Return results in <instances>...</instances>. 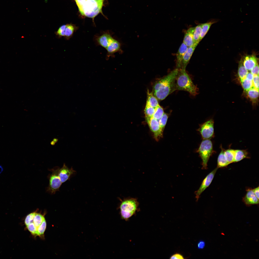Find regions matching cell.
I'll use <instances>...</instances> for the list:
<instances>
[{
	"instance_id": "6da1fadb",
	"label": "cell",
	"mask_w": 259,
	"mask_h": 259,
	"mask_svg": "<svg viewBox=\"0 0 259 259\" xmlns=\"http://www.w3.org/2000/svg\"><path fill=\"white\" fill-rule=\"evenodd\" d=\"M178 70L177 68L174 70L155 83L153 91L157 98L160 100H163L177 90L176 80Z\"/></svg>"
},
{
	"instance_id": "7a4b0ae2",
	"label": "cell",
	"mask_w": 259,
	"mask_h": 259,
	"mask_svg": "<svg viewBox=\"0 0 259 259\" xmlns=\"http://www.w3.org/2000/svg\"><path fill=\"white\" fill-rule=\"evenodd\" d=\"M24 223L27 228L33 235L44 239L47 227L44 214L36 211L31 212L26 216Z\"/></svg>"
},
{
	"instance_id": "3957f363",
	"label": "cell",
	"mask_w": 259,
	"mask_h": 259,
	"mask_svg": "<svg viewBox=\"0 0 259 259\" xmlns=\"http://www.w3.org/2000/svg\"><path fill=\"white\" fill-rule=\"evenodd\" d=\"M104 0H75L82 16L94 18L101 11Z\"/></svg>"
},
{
	"instance_id": "277c9868",
	"label": "cell",
	"mask_w": 259,
	"mask_h": 259,
	"mask_svg": "<svg viewBox=\"0 0 259 259\" xmlns=\"http://www.w3.org/2000/svg\"><path fill=\"white\" fill-rule=\"evenodd\" d=\"M176 84L177 90L187 91L193 96L198 94V88L194 84L185 69H178Z\"/></svg>"
},
{
	"instance_id": "5b68a950",
	"label": "cell",
	"mask_w": 259,
	"mask_h": 259,
	"mask_svg": "<svg viewBox=\"0 0 259 259\" xmlns=\"http://www.w3.org/2000/svg\"><path fill=\"white\" fill-rule=\"evenodd\" d=\"M119 207L121 218L127 221L138 211L139 203L135 198H128L121 200Z\"/></svg>"
},
{
	"instance_id": "8992f818",
	"label": "cell",
	"mask_w": 259,
	"mask_h": 259,
	"mask_svg": "<svg viewBox=\"0 0 259 259\" xmlns=\"http://www.w3.org/2000/svg\"><path fill=\"white\" fill-rule=\"evenodd\" d=\"M197 152L202 160V169H207L210 157L215 152L211 141L210 139H203Z\"/></svg>"
},
{
	"instance_id": "52a82bcc",
	"label": "cell",
	"mask_w": 259,
	"mask_h": 259,
	"mask_svg": "<svg viewBox=\"0 0 259 259\" xmlns=\"http://www.w3.org/2000/svg\"><path fill=\"white\" fill-rule=\"evenodd\" d=\"M59 167H55L49 170L51 173L48 176L49 184L47 189V191L50 194H53L59 191L62 183L59 175Z\"/></svg>"
},
{
	"instance_id": "ba28073f",
	"label": "cell",
	"mask_w": 259,
	"mask_h": 259,
	"mask_svg": "<svg viewBox=\"0 0 259 259\" xmlns=\"http://www.w3.org/2000/svg\"><path fill=\"white\" fill-rule=\"evenodd\" d=\"M214 124L213 120L210 119L200 126L198 130L203 139H210L214 137Z\"/></svg>"
},
{
	"instance_id": "9c48e42d",
	"label": "cell",
	"mask_w": 259,
	"mask_h": 259,
	"mask_svg": "<svg viewBox=\"0 0 259 259\" xmlns=\"http://www.w3.org/2000/svg\"><path fill=\"white\" fill-rule=\"evenodd\" d=\"M146 121L149 128L153 133L155 140L158 141L163 137V131L161 129L158 120L153 117L146 118Z\"/></svg>"
},
{
	"instance_id": "30bf717a",
	"label": "cell",
	"mask_w": 259,
	"mask_h": 259,
	"mask_svg": "<svg viewBox=\"0 0 259 259\" xmlns=\"http://www.w3.org/2000/svg\"><path fill=\"white\" fill-rule=\"evenodd\" d=\"M218 168H216L209 174L203 180L198 189L195 192L196 201H198L202 193L210 185Z\"/></svg>"
},
{
	"instance_id": "8fae6325",
	"label": "cell",
	"mask_w": 259,
	"mask_h": 259,
	"mask_svg": "<svg viewBox=\"0 0 259 259\" xmlns=\"http://www.w3.org/2000/svg\"><path fill=\"white\" fill-rule=\"evenodd\" d=\"M113 38L108 31L104 32L100 36H95L94 39L97 44L106 49Z\"/></svg>"
},
{
	"instance_id": "7c38bea8",
	"label": "cell",
	"mask_w": 259,
	"mask_h": 259,
	"mask_svg": "<svg viewBox=\"0 0 259 259\" xmlns=\"http://www.w3.org/2000/svg\"><path fill=\"white\" fill-rule=\"evenodd\" d=\"M76 172L72 167L69 168L64 163L62 167L59 168V175L62 183L70 180Z\"/></svg>"
},
{
	"instance_id": "4fadbf2b",
	"label": "cell",
	"mask_w": 259,
	"mask_h": 259,
	"mask_svg": "<svg viewBox=\"0 0 259 259\" xmlns=\"http://www.w3.org/2000/svg\"><path fill=\"white\" fill-rule=\"evenodd\" d=\"M107 52L106 59L108 60L110 57H113L114 54L118 52H122L121 44L118 41L114 38L106 49Z\"/></svg>"
},
{
	"instance_id": "5bb4252c",
	"label": "cell",
	"mask_w": 259,
	"mask_h": 259,
	"mask_svg": "<svg viewBox=\"0 0 259 259\" xmlns=\"http://www.w3.org/2000/svg\"><path fill=\"white\" fill-rule=\"evenodd\" d=\"M242 60L244 66L248 71H250L258 63V59L253 55L246 56Z\"/></svg>"
},
{
	"instance_id": "9a60e30c",
	"label": "cell",
	"mask_w": 259,
	"mask_h": 259,
	"mask_svg": "<svg viewBox=\"0 0 259 259\" xmlns=\"http://www.w3.org/2000/svg\"><path fill=\"white\" fill-rule=\"evenodd\" d=\"M198 44L197 43H194L192 46L188 47L187 51L183 56L180 69H185L186 67Z\"/></svg>"
},
{
	"instance_id": "2e32d148",
	"label": "cell",
	"mask_w": 259,
	"mask_h": 259,
	"mask_svg": "<svg viewBox=\"0 0 259 259\" xmlns=\"http://www.w3.org/2000/svg\"><path fill=\"white\" fill-rule=\"evenodd\" d=\"M243 200L245 204L247 206L253 205L258 204L259 203V199L254 194L252 189H249L247 191Z\"/></svg>"
},
{
	"instance_id": "e0dca14e",
	"label": "cell",
	"mask_w": 259,
	"mask_h": 259,
	"mask_svg": "<svg viewBox=\"0 0 259 259\" xmlns=\"http://www.w3.org/2000/svg\"><path fill=\"white\" fill-rule=\"evenodd\" d=\"M188 47L184 43L182 44L176 54L177 68H181L182 61L183 56L187 51Z\"/></svg>"
},
{
	"instance_id": "ac0fdd59",
	"label": "cell",
	"mask_w": 259,
	"mask_h": 259,
	"mask_svg": "<svg viewBox=\"0 0 259 259\" xmlns=\"http://www.w3.org/2000/svg\"><path fill=\"white\" fill-rule=\"evenodd\" d=\"M78 29L77 27L71 24H65L64 30V38L67 40L70 39Z\"/></svg>"
},
{
	"instance_id": "d6986e66",
	"label": "cell",
	"mask_w": 259,
	"mask_h": 259,
	"mask_svg": "<svg viewBox=\"0 0 259 259\" xmlns=\"http://www.w3.org/2000/svg\"><path fill=\"white\" fill-rule=\"evenodd\" d=\"M194 28L195 27L189 28L186 31L184 34L183 43L188 47L192 46L194 44L193 36Z\"/></svg>"
},
{
	"instance_id": "ffe728a7",
	"label": "cell",
	"mask_w": 259,
	"mask_h": 259,
	"mask_svg": "<svg viewBox=\"0 0 259 259\" xmlns=\"http://www.w3.org/2000/svg\"><path fill=\"white\" fill-rule=\"evenodd\" d=\"M235 153L233 162L240 161L245 158H249V153L247 150H235Z\"/></svg>"
},
{
	"instance_id": "44dd1931",
	"label": "cell",
	"mask_w": 259,
	"mask_h": 259,
	"mask_svg": "<svg viewBox=\"0 0 259 259\" xmlns=\"http://www.w3.org/2000/svg\"><path fill=\"white\" fill-rule=\"evenodd\" d=\"M146 104L154 108L159 106L157 98L154 96L152 92H150L147 90V99Z\"/></svg>"
},
{
	"instance_id": "7402d4cb",
	"label": "cell",
	"mask_w": 259,
	"mask_h": 259,
	"mask_svg": "<svg viewBox=\"0 0 259 259\" xmlns=\"http://www.w3.org/2000/svg\"><path fill=\"white\" fill-rule=\"evenodd\" d=\"M221 152L219 154L218 159L217 166L218 168L223 167H226L229 164L226 160L224 154V149L221 147Z\"/></svg>"
},
{
	"instance_id": "603a6c76",
	"label": "cell",
	"mask_w": 259,
	"mask_h": 259,
	"mask_svg": "<svg viewBox=\"0 0 259 259\" xmlns=\"http://www.w3.org/2000/svg\"><path fill=\"white\" fill-rule=\"evenodd\" d=\"M239 63L238 74V77L241 81L245 78L248 72L244 66L241 59L240 60Z\"/></svg>"
},
{
	"instance_id": "cb8c5ba5",
	"label": "cell",
	"mask_w": 259,
	"mask_h": 259,
	"mask_svg": "<svg viewBox=\"0 0 259 259\" xmlns=\"http://www.w3.org/2000/svg\"><path fill=\"white\" fill-rule=\"evenodd\" d=\"M216 21L212 20L208 22L202 24V30L199 41H200L206 35L212 25L216 23Z\"/></svg>"
},
{
	"instance_id": "d4e9b609",
	"label": "cell",
	"mask_w": 259,
	"mask_h": 259,
	"mask_svg": "<svg viewBox=\"0 0 259 259\" xmlns=\"http://www.w3.org/2000/svg\"><path fill=\"white\" fill-rule=\"evenodd\" d=\"M253 87L247 91L248 97L253 102H255L258 100L259 96V91Z\"/></svg>"
},
{
	"instance_id": "484cf974",
	"label": "cell",
	"mask_w": 259,
	"mask_h": 259,
	"mask_svg": "<svg viewBox=\"0 0 259 259\" xmlns=\"http://www.w3.org/2000/svg\"><path fill=\"white\" fill-rule=\"evenodd\" d=\"M235 153V150L232 149L224 150V155L226 160L229 164L233 162Z\"/></svg>"
},
{
	"instance_id": "4316f807",
	"label": "cell",
	"mask_w": 259,
	"mask_h": 259,
	"mask_svg": "<svg viewBox=\"0 0 259 259\" xmlns=\"http://www.w3.org/2000/svg\"><path fill=\"white\" fill-rule=\"evenodd\" d=\"M202 27V24L198 25L195 27L193 36L194 44H198L200 42L199 40L201 33Z\"/></svg>"
},
{
	"instance_id": "83f0119b",
	"label": "cell",
	"mask_w": 259,
	"mask_h": 259,
	"mask_svg": "<svg viewBox=\"0 0 259 259\" xmlns=\"http://www.w3.org/2000/svg\"><path fill=\"white\" fill-rule=\"evenodd\" d=\"M240 81L243 90L246 92L253 87L252 81L246 78Z\"/></svg>"
},
{
	"instance_id": "f1b7e54d",
	"label": "cell",
	"mask_w": 259,
	"mask_h": 259,
	"mask_svg": "<svg viewBox=\"0 0 259 259\" xmlns=\"http://www.w3.org/2000/svg\"><path fill=\"white\" fill-rule=\"evenodd\" d=\"M155 109L156 108L153 107L146 104L144 110L146 118L153 117Z\"/></svg>"
},
{
	"instance_id": "f546056e",
	"label": "cell",
	"mask_w": 259,
	"mask_h": 259,
	"mask_svg": "<svg viewBox=\"0 0 259 259\" xmlns=\"http://www.w3.org/2000/svg\"><path fill=\"white\" fill-rule=\"evenodd\" d=\"M164 112L163 108L160 105L156 108L153 117L158 120L161 118Z\"/></svg>"
},
{
	"instance_id": "4dcf8cb0",
	"label": "cell",
	"mask_w": 259,
	"mask_h": 259,
	"mask_svg": "<svg viewBox=\"0 0 259 259\" xmlns=\"http://www.w3.org/2000/svg\"><path fill=\"white\" fill-rule=\"evenodd\" d=\"M169 117V114L164 113L161 118L158 121L160 126L163 131L166 125Z\"/></svg>"
},
{
	"instance_id": "1f68e13d",
	"label": "cell",
	"mask_w": 259,
	"mask_h": 259,
	"mask_svg": "<svg viewBox=\"0 0 259 259\" xmlns=\"http://www.w3.org/2000/svg\"><path fill=\"white\" fill-rule=\"evenodd\" d=\"M252 82L253 87L259 90V75H254Z\"/></svg>"
},
{
	"instance_id": "d6a6232c",
	"label": "cell",
	"mask_w": 259,
	"mask_h": 259,
	"mask_svg": "<svg viewBox=\"0 0 259 259\" xmlns=\"http://www.w3.org/2000/svg\"><path fill=\"white\" fill-rule=\"evenodd\" d=\"M170 259H184L183 256L181 254L176 253L173 254L170 257Z\"/></svg>"
},
{
	"instance_id": "836d02e7",
	"label": "cell",
	"mask_w": 259,
	"mask_h": 259,
	"mask_svg": "<svg viewBox=\"0 0 259 259\" xmlns=\"http://www.w3.org/2000/svg\"><path fill=\"white\" fill-rule=\"evenodd\" d=\"M251 72L254 75H259V65L257 64L251 71Z\"/></svg>"
},
{
	"instance_id": "e575fe53",
	"label": "cell",
	"mask_w": 259,
	"mask_h": 259,
	"mask_svg": "<svg viewBox=\"0 0 259 259\" xmlns=\"http://www.w3.org/2000/svg\"><path fill=\"white\" fill-rule=\"evenodd\" d=\"M205 242L202 240L200 241L197 244V247L198 249H202L205 247Z\"/></svg>"
},
{
	"instance_id": "d590c367",
	"label": "cell",
	"mask_w": 259,
	"mask_h": 259,
	"mask_svg": "<svg viewBox=\"0 0 259 259\" xmlns=\"http://www.w3.org/2000/svg\"><path fill=\"white\" fill-rule=\"evenodd\" d=\"M254 75L251 72H248L247 75L245 78L250 80L252 81Z\"/></svg>"
},
{
	"instance_id": "8d00e7d4",
	"label": "cell",
	"mask_w": 259,
	"mask_h": 259,
	"mask_svg": "<svg viewBox=\"0 0 259 259\" xmlns=\"http://www.w3.org/2000/svg\"><path fill=\"white\" fill-rule=\"evenodd\" d=\"M252 190L256 197L259 199V187L258 186Z\"/></svg>"
},
{
	"instance_id": "74e56055",
	"label": "cell",
	"mask_w": 259,
	"mask_h": 259,
	"mask_svg": "<svg viewBox=\"0 0 259 259\" xmlns=\"http://www.w3.org/2000/svg\"><path fill=\"white\" fill-rule=\"evenodd\" d=\"M56 139H53V141H54V142H57V140H56Z\"/></svg>"
}]
</instances>
